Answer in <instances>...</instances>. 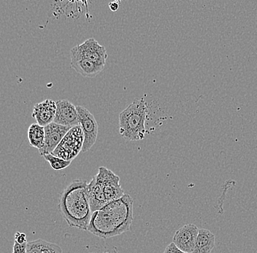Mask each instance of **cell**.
Wrapping results in <instances>:
<instances>
[{"instance_id": "16", "label": "cell", "mask_w": 257, "mask_h": 253, "mask_svg": "<svg viewBox=\"0 0 257 253\" xmlns=\"http://www.w3.org/2000/svg\"><path fill=\"white\" fill-rule=\"evenodd\" d=\"M47 241L43 239H37L27 242V253H43Z\"/></svg>"}, {"instance_id": "9", "label": "cell", "mask_w": 257, "mask_h": 253, "mask_svg": "<svg viewBox=\"0 0 257 253\" xmlns=\"http://www.w3.org/2000/svg\"><path fill=\"white\" fill-rule=\"evenodd\" d=\"M199 230L200 229L194 224L185 225L176 230L173 242L184 252L193 253Z\"/></svg>"}, {"instance_id": "15", "label": "cell", "mask_w": 257, "mask_h": 253, "mask_svg": "<svg viewBox=\"0 0 257 253\" xmlns=\"http://www.w3.org/2000/svg\"><path fill=\"white\" fill-rule=\"evenodd\" d=\"M43 156L45 160L49 163L51 168L56 171L63 170L68 167L72 163V161H67L53 154H45Z\"/></svg>"}, {"instance_id": "3", "label": "cell", "mask_w": 257, "mask_h": 253, "mask_svg": "<svg viewBox=\"0 0 257 253\" xmlns=\"http://www.w3.org/2000/svg\"><path fill=\"white\" fill-rule=\"evenodd\" d=\"M147 106L144 99H135L119 115L120 134L128 141L142 140L146 137Z\"/></svg>"}, {"instance_id": "4", "label": "cell", "mask_w": 257, "mask_h": 253, "mask_svg": "<svg viewBox=\"0 0 257 253\" xmlns=\"http://www.w3.org/2000/svg\"><path fill=\"white\" fill-rule=\"evenodd\" d=\"M80 128L83 131L84 141L81 152L86 153L94 146L98 136V124L94 115L84 107L76 106Z\"/></svg>"}, {"instance_id": "1", "label": "cell", "mask_w": 257, "mask_h": 253, "mask_svg": "<svg viewBox=\"0 0 257 253\" xmlns=\"http://www.w3.org/2000/svg\"><path fill=\"white\" fill-rule=\"evenodd\" d=\"M133 203V198L125 194L93 212L88 231L104 239L127 231L134 219Z\"/></svg>"}, {"instance_id": "2", "label": "cell", "mask_w": 257, "mask_h": 253, "mask_svg": "<svg viewBox=\"0 0 257 253\" xmlns=\"http://www.w3.org/2000/svg\"><path fill=\"white\" fill-rule=\"evenodd\" d=\"M58 209L69 226L87 230L92 217L88 193V183L75 180L60 194Z\"/></svg>"}, {"instance_id": "18", "label": "cell", "mask_w": 257, "mask_h": 253, "mask_svg": "<svg viewBox=\"0 0 257 253\" xmlns=\"http://www.w3.org/2000/svg\"><path fill=\"white\" fill-rule=\"evenodd\" d=\"M27 243L24 244H18L14 242V248H13V253H27Z\"/></svg>"}, {"instance_id": "11", "label": "cell", "mask_w": 257, "mask_h": 253, "mask_svg": "<svg viewBox=\"0 0 257 253\" xmlns=\"http://www.w3.org/2000/svg\"><path fill=\"white\" fill-rule=\"evenodd\" d=\"M56 113V102L51 99H46L34 106L32 117L36 119L40 126L46 127L54 123Z\"/></svg>"}, {"instance_id": "8", "label": "cell", "mask_w": 257, "mask_h": 253, "mask_svg": "<svg viewBox=\"0 0 257 253\" xmlns=\"http://www.w3.org/2000/svg\"><path fill=\"white\" fill-rule=\"evenodd\" d=\"M70 129L71 128L61 126L55 123H51L46 126L45 127V132H46L45 146L40 150V154L42 155L53 154Z\"/></svg>"}, {"instance_id": "19", "label": "cell", "mask_w": 257, "mask_h": 253, "mask_svg": "<svg viewBox=\"0 0 257 253\" xmlns=\"http://www.w3.org/2000/svg\"><path fill=\"white\" fill-rule=\"evenodd\" d=\"M15 242L18 244H24L27 243V235L21 232H16L15 234Z\"/></svg>"}, {"instance_id": "5", "label": "cell", "mask_w": 257, "mask_h": 253, "mask_svg": "<svg viewBox=\"0 0 257 253\" xmlns=\"http://www.w3.org/2000/svg\"><path fill=\"white\" fill-rule=\"evenodd\" d=\"M96 175L102 180L104 196L107 202L119 199L124 196V192L120 184V177L115 173L104 166H101Z\"/></svg>"}, {"instance_id": "17", "label": "cell", "mask_w": 257, "mask_h": 253, "mask_svg": "<svg viewBox=\"0 0 257 253\" xmlns=\"http://www.w3.org/2000/svg\"><path fill=\"white\" fill-rule=\"evenodd\" d=\"M43 253H63L62 252V248L59 245L52 244L47 241L46 246H45L44 250Z\"/></svg>"}, {"instance_id": "20", "label": "cell", "mask_w": 257, "mask_h": 253, "mask_svg": "<svg viewBox=\"0 0 257 253\" xmlns=\"http://www.w3.org/2000/svg\"><path fill=\"white\" fill-rule=\"evenodd\" d=\"M164 253H186L184 252V251L180 249L178 246H176L174 243L172 242L170 243V244L167 246L166 249H165V252Z\"/></svg>"}, {"instance_id": "6", "label": "cell", "mask_w": 257, "mask_h": 253, "mask_svg": "<svg viewBox=\"0 0 257 253\" xmlns=\"http://www.w3.org/2000/svg\"><path fill=\"white\" fill-rule=\"evenodd\" d=\"M70 66L84 78H93L103 70L104 66L97 65L86 59L77 49L76 46L70 51Z\"/></svg>"}, {"instance_id": "21", "label": "cell", "mask_w": 257, "mask_h": 253, "mask_svg": "<svg viewBox=\"0 0 257 253\" xmlns=\"http://www.w3.org/2000/svg\"><path fill=\"white\" fill-rule=\"evenodd\" d=\"M109 9L112 12H116L119 9V3H117V2H112V3H109Z\"/></svg>"}, {"instance_id": "10", "label": "cell", "mask_w": 257, "mask_h": 253, "mask_svg": "<svg viewBox=\"0 0 257 253\" xmlns=\"http://www.w3.org/2000/svg\"><path fill=\"white\" fill-rule=\"evenodd\" d=\"M76 48L86 59L97 65L105 66L107 59V51L94 38L86 40L84 43L76 46Z\"/></svg>"}, {"instance_id": "13", "label": "cell", "mask_w": 257, "mask_h": 253, "mask_svg": "<svg viewBox=\"0 0 257 253\" xmlns=\"http://www.w3.org/2000/svg\"><path fill=\"white\" fill-rule=\"evenodd\" d=\"M215 243V235L207 229L201 228L199 230L193 253H210L214 248Z\"/></svg>"}, {"instance_id": "14", "label": "cell", "mask_w": 257, "mask_h": 253, "mask_svg": "<svg viewBox=\"0 0 257 253\" xmlns=\"http://www.w3.org/2000/svg\"><path fill=\"white\" fill-rule=\"evenodd\" d=\"M46 132L45 127L40 126L38 123H33L28 129V139L32 147L41 150L45 146Z\"/></svg>"}, {"instance_id": "7", "label": "cell", "mask_w": 257, "mask_h": 253, "mask_svg": "<svg viewBox=\"0 0 257 253\" xmlns=\"http://www.w3.org/2000/svg\"><path fill=\"white\" fill-rule=\"evenodd\" d=\"M56 104V113L54 123L71 129L80 126L78 110L73 104L66 99L58 100Z\"/></svg>"}, {"instance_id": "12", "label": "cell", "mask_w": 257, "mask_h": 253, "mask_svg": "<svg viewBox=\"0 0 257 253\" xmlns=\"http://www.w3.org/2000/svg\"><path fill=\"white\" fill-rule=\"evenodd\" d=\"M88 193L92 212L99 210L108 204L104 196L102 180L97 175L93 177L88 183Z\"/></svg>"}]
</instances>
